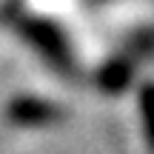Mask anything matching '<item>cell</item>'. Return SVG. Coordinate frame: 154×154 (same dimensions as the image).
Returning <instances> with one entry per match:
<instances>
[{
    "mask_svg": "<svg viewBox=\"0 0 154 154\" xmlns=\"http://www.w3.org/2000/svg\"><path fill=\"white\" fill-rule=\"evenodd\" d=\"M23 34H26V40L34 46V51H37L46 63H51L60 74H74V69H77L74 51H72V46H69L66 34L51 20H46V17H26V20H23Z\"/></svg>",
    "mask_w": 154,
    "mask_h": 154,
    "instance_id": "6da1fadb",
    "label": "cell"
},
{
    "mask_svg": "<svg viewBox=\"0 0 154 154\" xmlns=\"http://www.w3.org/2000/svg\"><path fill=\"white\" fill-rule=\"evenodd\" d=\"M66 111L54 100L37 97V94H17L6 103V120L20 128H43L63 120Z\"/></svg>",
    "mask_w": 154,
    "mask_h": 154,
    "instance_id": "7a4b0ae2",
    "label": "cell"
},
{
    "mask_svg": "<svg viewBox=\"0 0 154 154\" xmlns=\"http://www.w3.org/2000/svg\"><path fill=\"white\" fill-rule=\"evenodd\" d=\"M131 77H134V69L128 66V63L111 60L97 72V83H100V88H103V94H123L131 86Z\"/></svg>",
    "mask_w": 154,
    "mask_h": 154,
    "instance_id": "3957f363",
    "label": "cell"
},
{
    "mask_svg": "<svg viewBox=\"0 0 154 154\" xmlns=\"http://www.w3.org/2000/svg\"><path fill=\"white\" fill-rule=\"evenodd\" d=\"M137 111H140V128H143V143L154 154V83H143L137 91Z\"/></svg>",
    "mask_w": 154,
    "mask_h": 154,
    "instance_id": "277c9868",
    "label": "cell"
}]
</instances>
